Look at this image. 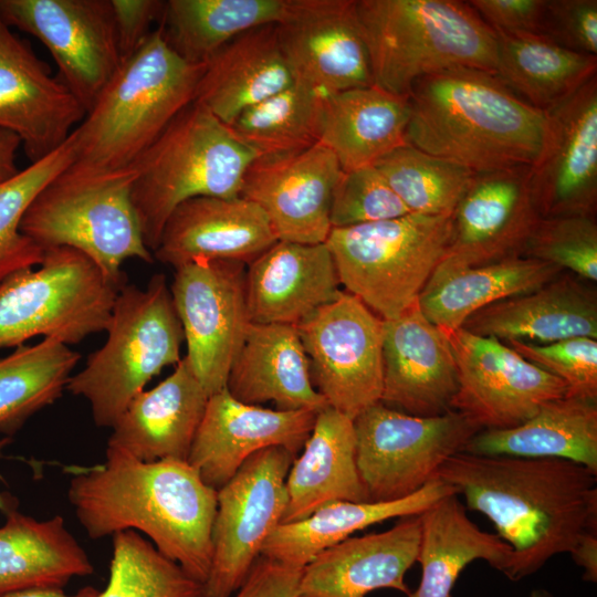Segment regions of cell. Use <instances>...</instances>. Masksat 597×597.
Returning <instances> with one entry per match:
<instances>
[{"mask_svg": "<svg viewBox=\"0 0 597 597\" xmlns=\"http://www.w3.org/2000/svg\"><path fill=\"white\" fill-rule=\"evenodd\" d=\"M437 478L461 494L468 509L485 515L512 547L504 575L513 582L597 533V474L578 463L459 452Z\"/></svg>", "mask_w": 597, "mask_h": 597, "instance_id": "obj_1", "label": "cell"}, {"mask_svg": "<svg viewBox=\"0 0 597 597\" xmlns=\"http://www.w3.org/2000/svg\"><path fill=\"white\" fill-rule=\"evenodd\" d=\"M67 499L92 540L143 533L190 577L207 582L217 490L188 461L146 462L107 447L102 464L72 474Z\"/></svg>", "mask_w": 597, "mask_h": 597, "instance_id": "obj_2", "label": "cell"}, {"mask_svg": "<svg viewBox=\"0 0 597 597\" xmlns=\"http://www.w3.org/2000/svg\"><path fill=\"white\" fill-rule=\"evenodd\" d=\"M407 143L473 172L530 167L541 148L545 113L496 74L451 69L416 81L408 95Z\"/></svg>", "mask_w": 597, "mask_h": 597, "instance_id": "obj_3", "label": "cell"}, {"mask_svg": "<svg viewBox=\"0 0 597 597\" xmlns=\"http://www.w3.org/2000/svg\"><path fill=\"white\" fill-rule=\"evenodd\" d=\"M205 64L181 59L158 27L128 56L72 132L70 168L107 172L132 168L188 105Z\"/></svg>", "mask_w": 597, "mask_h": 597, "instance_id": "obj_4", "label": "cell"}, {"mask_svg": "<svg viewBox=\"0 0 597 597\" xmlns=\"http://www.w3.org/2000/svg\"><path fill=\"white\" fill-rule=\"evenodd\" d=\"M374 85L408 96L419 78L451 69L496 73L494 30L468 1L356 0Z\"/></svg>", "mask_w": 597, "mask_h": 597, "instance_id": "obj_5", "label": "cell"}, {"mask_svg": "<svg viewBox=\"0 0 597 597\" xmlns=\"http://www.w3.org/2000/svg\"><path fill=\"white\" fill-rule=\"evenodd\" d=\"M256 154L229 127L193 102L184 108L132 167V201L153 253L182 202L197 197H240Z\"/></svg>", "mask_w": 597, "mask_h": 597, "instance_id": "obj_6", "label": "cell"}, {"mask_svg": "<svg viewBox=\"0 0 597 597\" xmlns=\"http://www.w3.org/2000/svg\"><path fill=\"white\" fill-rule=\"evenodd\" d=\"M105 331L66 390L88 402L96 426L112 428L155 376L181 359L184 331L166 276L153 275L145 289L124 284Z\"/></svg>", "mask_w": 597, "mask_h": 597, "instance_id": "obj_7", "label": "cell"}, {"mask_svg": "<svg viewBox=\"0 0 597 597\" xmlns=\"http://www.w3.org/2000/svg\"><path fill=\"white\" fill-rule=\"evenodd\" d=\"M134 179L133 168L85 172L69 166L34 197L20 230L43 251L67 247L82 252L124 285V261H155L132 201Z\"/></svg>", "mask_w": 597, "mask_h": 597, "instance_id": "obj_8", "label": "cell"}, {"mask_svg": "<svg viewBox=\"0 0 597 597\" xmlns=\"http://www.w3.org/2000/svg\"><path fill=\"white\" fill-rule=\"evenodd\" d=\"M450 237L451 216L408 213L332 228L325 245L344 291L380 318L391 320L418 301Z\"/></svg>", "mask_w": 597, "mask_h": 597, "instance_id": "obj_9", "label": "cell"}, {"mask_svg": "<svg viewBox=\"0 0 597 597\" xmlns=\"http://www.w3.org/2000/svg\"><path fill=\"white\" fill-rule=\"evenodd\" d=\"M122 286L77 250L44 251L41 264L0 282V348L36 336L77 344L105 331Z\"/></svg>", "mask_w": 597, "mask_h": 597, "instance_id": "obj_10", "label": "cell"}, {"mask_svg": "<svg viewBox=\"0 0 597 597\" xmlns=\"http://www.w3.org/2000/svg\"><path fill=\"white\" fill-rule=\"evenodd\" d=\"M354 428L356 464L368 502L413 494L481 430L455 410L421 417L380 401L354 418Z\"/></svg>", "mask_w": 597, "mask_h": 597, "instance_id": "obj_11", "label": "cell"}, {"mask_svg": "<svg viewBox=\"0 0 597 597\" xmlns=\"http://www.w3.org/2000/svg\"><path fill=\"white\" fill-rule=\"evenodd\" d=\"M313 387L327 405L356 418L383 395L384 320L341 290L296 325Z\"/></svg>", "mask_w": 597, "mask_h": 597, "instance_id": "obj_12", "label": "cell"}, {"mask_svg": "<svg viewBox=\"0 0 597 597\" xmlns=\"http://www.w3.org/2000/svg\"><path fill=\"white\" fill-rule=\"evenodd\" d=\"M296 457L282 447L252 454L217 491L212 561L205 597H231L286 509L285 480Z\"/></svg>", "mask_w": 597, "mask_h": 597, "instance_id": "obj_13", "label": "cell"}, {"mask_svg": "<svg viewBox=\"0 0 597 597\" xmlns=\"http://www.w3.org/2000/svg\"><path fill=\"white\" fill-rule=\"evenodd\" d=\"M245 264L196 259L175 269L170 293L182 326L188 363L210 397L226 388L251 323Z\"/></svg>", "mask_w": 597, "mask_h": 597, "instance_id": "obj_14", "label": "cell"}, {"mask_svg": "<svg viewBox=\"0 0 597 597\" xmlns=\"http://www.w3.org/2000/svg\"><path fill=\"white\" fill-rule=\"evenodd\" d=\"M0 17L44 44L85 113L122 63L111 0H0Z\"/></svg>", "mask_w": 597, "mask_h": 597, "instance_id": "obj_15", "label": "cell"}, {"mask_svg": "<svg viewBox=\"0 0 597 597\" xmlns=\"http://www.w3.org/2000/svg\"><path fill=\"white\" fill-rule=\"evenodd\" d=\"M442 331L458 373V389L450 408L481 430L519 426L546 401L567 395L559 378L503 342L474 335L462 327Z\"/></svg>", "mask_w": 597, "mask_h": 597, "instance_id": "obj_16", "label": "cell"}, {"mask_svg": "<svg viewBox=\"0 0 597 597\" xmlns=\"http://www.w3.org/2000/svg\"><path fill=\"white\" fill-rule=\"evenodd\" d=\"M541 217L595 216L597 207V76L545 113L541 148L528 167Z\"/></svg>", "mask_w": 597, "mask_h": 597, "instance_id": "obj_17", "label": "cell"}, {"mask_svg": "<svg viewBox=\"0 0 597 597\" xmlns=\"http://www.w3.org/2000/svg\"><path fill=\"white\" fill-rule=\"evenodd\" d=\"M276 33L294 81L323 95L374 85L356 0H289Z\"/></svg>", "mask_w": 597, "mask_h": 597, "instance_id": "obj_18", "label": "cell"}, {"mask_svg": "<svg viewBox=\"0 0 597 597\" xmlns=\"http://www.w3.org/2000/svg\"><path fill=\"white\" fill-rule=\"evenodd\" d=\"M342 172L335 155L321 143L297 153L256 156L244 172L240 197L264 211L277 240L325 243Z\"/></svg>", "mask_w": 597, "mask_h": 597, "instance_id": "obj_19", "label": "cell"}, {"mask_svg": "<svg viewBox=\"0 0 597 597\" xmlns=\"http://www.w3.org/2000/svg\"><path fill=\"white\" fill-rule=\"evenodd\" d=\"M85 109L31 45L0 17V129L15 134L30 163L59 148Z\"/></svg>", "mask_w": 597, "mask_h": 597, "instance_id": "obj_20", "label": "cell"}, {"mask_svg": "<svg viewBox=\"0 0 597 597\" xmlns=\"http://www.w3.org/2000/svg\"><path fill=\"white\" fill-rule=\"evenodd\" d=\"M540 218L527 166L475 172L451 214L444 258L480 265L523 256Z\"/></svg>", "mask_w": 597, "mask_h": 597, "instance_id": "obj_21", "label": "cell"}, {"mask_svg": "<svg viewBox=\"0 0 597 597\" xmlns=\"http://www.w3.org/2000/svg\"><path fill=\"white\" fill-rule=\"evenodd\" d=\"M316 413L247 405L224 388L208 398L187 461L207 485L218 491L260 450L282 447L296 457Z\"/></svg>", "mask_w": 597, "mask_h": 597, "instance_id": "obj_22", "label": "cell"}, {"mask_svg": "<svg viewBox=\"0 0 597 597\" xmlns=\"http://www.w3.org/2000/svg\"><path fill=\"white\" fill-rule=\"evenodd\" d=\"M383 365L384 405L421 417L451 410L458 389L455 360L444 332L426 318L418 301L384 320Z\"/></svg>", "mask_w": 597, "mask_h": 597, "instance_id": "obj_23", "label": "cell"}, {"mask_svg": "<svg viewBox=\"0 0 597 597\" xmlns=\"http://www.w3.org/2000/svg\"><path fill=\"white\" fill-rule=\"evenodd\" d=\"M420 535L418 514L325 548L302 568L297 597H365L379 588L409 595L405 575L417 562Z\"/></svg>", "mask_w": 597, "mask_h": 597, "instance_id": "obj_24", "label": "cell"}, {"mask_svg": "<svg viewBox=\"0 0 597 597\" xmlns=\"http://www.w3.org/2000/svg\"><path fill=\"white\" fill-rule=\"evenodd\" d=\"M276 241L256 203L242 197H197L169 216L153 256L175 269L196 259L248 265Z\"/></svg>", "mask_w": 597, "mask_h": 597, "instance_id": "obj_25", "label": "cell"}, {"mask_svg": "<svg viewBox=\"0 0 597 597\" xmlns=\"http://www.w3.org/2000/svg\"><path fill=\"white\" fill-rule=\"evenodd\" d=\"M244 286L252 323L295 326L341 292L325 243L281 240L247 265Z\"/></svg>", "mask_w": 597, "mask_h": 597, "instance_id": "obj_26", "label": "cell"}, {"mask_svg": "<svg viewBox=\"0 0 597 597\" xmlns=\"http://www.w3.org/2000/svg\"><path fill=\"white\" fill-rule=\"evenodd\" d=\"M208 398L184 357L167 378L129 402L112 427L107 447L146 462L187 461Z\"/></svg>", "mask_w": 597, "mask_h": 597, "instance_id": "obj_27", "label": "cell"}, {"mask_svg": "<svg viewBox=\"0 0 597 597\" xmlns=\"http://www.w3.org/2000/svg\"><path fill=\"white\" fill-rule=\"evenodd\" d=\"M461 327L503 343L543 345L572 337L597 339V293L584 280L562 272L534 291L476 311Z\"/></svg>", "mask_w": 597, "mask_h": 597, "instance_id": "obj_28", "label": "cell"}, {"mask_svg": "<svg viewBox=\"0 0 597 597\" xmlns=\"http://www.w3.org/2000/svg\"><path fill=\"white\" fill-rule=\"evenodd\" d=\"M226 389L237 400L279 410L327 407L313 387L310 362L295 325L250 323L231 365Z\"/></svg>", "mask_w": 597, "mask_h": 597, "instance_id": "obj_29", "label": "cell"}, {"mask_svg": "<svg viewBox=\"0 0 597 597\" xmlns=\"http://www.w3.org/2000/svg\"><path fill=\"white\" fill-rule=\"evenodd\" d=\"M294 82L276 23L266 24L238 35L205 63L193 103L228 126L244 109Z\"/></svg>", "mask_w": 597, "mask_h": 597, "instance_id": "obj_30", "label": "cell"}, {"mask_svg": "<svg viewBox=\"0 0 597 597\" xmlns=\"http://www.w3.org/2000/svg\"><path fill=\"white\" fill-rule=\"evenodd\" d=\"M282 523L298 522L338 501L368 502L356 464L354 419L327 406L289 470Z\"/></svg>", "mask_w": 597, "mask_h": 597, "instance_id": "obj_31", "label": "cell"}, {"mask_svg": "<svg viewBox=\"0 0 597 597\" xmlns=\"http://www.w3.org/2000/svg\"><path fill=\"white\" fill-rule=\"evenodd\" d=\"M409 117L408 96L376 85L324 95L318 143L335 155L344 172L374 166L408 144Z\"/></svg>", "mask_w": 597, "mask_h": 597, "instance_id": "obj_32", "label": "cell"}, {"mask_svg": "<svg viewBox=\"0 0 597 597\" xmlns=\"http://www.w3.org/2000/svg\"><path fill=\"white\" fill-rule=\"evenodd\" d=\"M562 272L551 263L526 256L480 265L443 258L421 290L418 305L432 324L453 331L476 311L534 291Z\"/></svg>", "mask_w": 597, "mask_h": 597, "instance_id": "obj_33", "label": "cell"}, {"mask_svg": "<svg viewBox=\"0 0 597 597\" xmlns=\"http://www.w3.org/2000/svg\"><path fill=\"white\" fill-rule=\"evenodd\" d=\"M0 526V597L25 589L64 587L94 573L85 549L61 515L36 520L9 511Z\"/></svg>", "mask_w": 597, "mask_h": 597, "instance_id": "obj_34", "label": "cell"}, {"mask_svg": "<svg viewBox=\"0 0 597 597\" xmlns=\"http://www.w3.org/2000/svg\"><path fill=\"white\" fill-rule=\"evenodd\" d=\"M462 452L564 459L597 474V402L569 396L546 401L519 426L480 430Z\"/></svg>", "mask_w": 597, "mask_h": 597, "instance_id": "obj_35", "label": "cell"}, {"mask_svg": "<svg viewBox=\"0 0 597 597\" xmlns=\"http://www.w3.org/2000/svg\"><path fill=\"white\" fill-rule=\"evenodd\" d=\"M455 490L436 478L413 494L388 502L329 503L298 522L280 524L265 541L261 555L303 568L318 553L374 524L421 514Z\"/></svg>", "mask_w": 597, "mask_h": 597, "instance_id": "obj_36", "label": "cell"}, {"mask_svg": "<svg viewBox=\"0 0 597 597\" xmlns=\"http://www.w3.org/2000/svg\"><path fill=\"white\" fill-rule=\"evenodd\" d=\"M419 516L417 562L421 565V579L408 597H452L459 575L476 559L488 562L502 574L509 569L512 547L498 535L478 527L457 493L440 499Z\"/></svg>", "mask_w": 597, "mask_h": 597, "instance_id": "obj_37", "label": "cell"}, {"mask_svg": "<svg viewBox=\"0 0 597 597\" xmlns=\"http://www.w3.org/2000/svg\"><path fill=\"white\" fill-rule=\"evenodd\" d=\"M494 32L495 74L541 112L556 107L597 76V56L567 50L533 32Z\"/></svg>", "mask_w": 597, "mask_h": 597, "instance_id": "obj_38", "label": "cell"}, {"mask_svg": "<svg viewBox=\"0 0 597 597\" xmlns=\"http://www.w3.org/2000/svg\"><path fill=\"white\" fill-rule=\"evenodd\" d=\"M287 6L289 0H168L159 25L181 59L205 64L238 35L280 22Z\"/></svg>", "mask_w": 597, "mask_h": 597, "instance_id": "obj_39", "label": "cell"}, {"mask_svg": "<svg viewBox=\"0 0 597 597\" xmlns=\"http://www.w3.org/2000/svg\"><path fill=\"white\" fill-rule=\"evenodd\" d=\"M80 354L53 338L0 357V433L11 437L66 389Z\"/></svg>", "mask_w": 597, "mask_h": 597, "instance_id": "obj_40", "label": "cell"}, {"mask_svg": "<svg viewBox=\"0 0 597 597\" xmlns=\"http://www.w3.org/2000/svg\"><path fill=\"white\" fill-rule=\"evenodd\" d=\"M323 96L295 81L287 88L244 109L228 127L256 156L302 151L318 143Z\"/></svg>", "mask_w": 597, "mask_h": 597, "instance_id": "obj_41", "label": "cell"}, {"mask_svg": "<svg viewBox=\"0 0 597 597\" xmlns=\"http://www.w3.org/2000/svg\"><path fill=\"white\" fill-rule=\"evenodd\" d=\"M411 213L451 216L472 170L409 144L374 165Z\"/></svg>", "mask_w": 597, "mask_h": 597, "instance_id": "obj_42", "label": "cell"}, {"mask_svg": "<svg viewBox=\"0 0 597 597\" xmlns=\"http://www.w3.org/2000/svg\"><path fill=\"white\" fill-rule=\"evenodd\" d=\"M71 135L39 161L0 179V282L10 274L41 264L44 251L20 230L22 217L39 191L74 160Z\"/></svg>", "mask_w": 597, "mask_h": 597, "instance_id": "obj_43", "label": "cell"}, {"mask_svg": "<svg viewBox=\"0 0 597 597\" xmlns=\"http://www.w3.org/2000/svg\"><path fill=\"white\" fill-rule=\"evenodd\" d=\"M97 597H205V585L135 531L113 535L109 577Z\"/></svg>", "mask_w": 597, "mask_h": 597, "instance_id": "obj_44", "label": "cell"}, {"mask_svg": "<svg viewBox=\"0 0 597 597\" xmlns=\"http://www.w3.org/2000/svg\"><path fill=\"white\" fill-rule=\"evenodd\" d=\"M523 256L568 270L582 280L597 281V223L595 216L541 217Z\"/></svg>", "mask_w": 597, "mask_h": 597, "instance_id": "obj_45", "label": "cell"}, {"mask_svg": "<svg viewBox=\"0 0 597 597\" xmlns=\"http://www.w3.org/2000/svg\"><path fill=\"white\" fill-rule=\"evenodd\" d=\"M411 213L375 166L342 172L332 195V228L399 218Z\"/></svg>", "mask_w": 597, "mask_h": 597, "instance_id": "obj_46", "label": "cell"}, {"mask_svg": "<svg viewBox=\"0 0 597 597\" xmlns=\"http://www.w3.org/2000/svg\"><path fill=\"white\" fill-rule=\"evenodd\" d=\"M522 357L559 378L567 395L597 402V339L572 337L549 344L504 342Z\"/></svg>", "mask_w": 597, "mask_h": 597, "instance_id": "obj_47", "label": "cell"}, {"mask_svg": "<svg viewBox=\"0 0 597 597\" xmlns=\"http://www.w3.org/2000/svg\"><path fill=\"white\" fill-rule=\"evenodd\" d=\"M537 34L567 50L597 56V0H546Z\"/></svg>", "mask_w": 597, "mask_h": 597, "instance_id": "obj_48", "label": "cell"}, {"mask_svg": "<svg viewBox=\"0 0 597 597\" xmlns=\"http://www.w3.org/2000/svg\"><path fill=\"white\" fill-rule=\"evenodd\" d=\"M166 1L111 0L122 59L133 53L160 21Z\"/></svg>", "mask_w": 597, "mask_h": 597, "instance_id": "obj_49", "label": "cell"}, {"mask_svg": "<svg viewBox=\"0 0 597 597\" xmlns=\"http://www.w3.org/2000/svg\"><path fill=\"white\" fill-rule=\"evenodd\" d=\"M494 31L537 33L546 0H470Z\"/></svg>", "mask_w": 597, "mask_h": 597, "instance_id": "obj_50", "label": "cell"}, {"mask_svg": "<svg viewBox=\"0 0 597 597\" xmlns=\"http://www.w3.org/2000/svg\"><path fill=\"white\" fill-rule=\"evenodd\" d=\"M301 573L261 555L231 597H297Z\"/></svg>", "mask_w": 597, "mask_h": 597, "instance_id": "obj_51", "label": "cell"}, {"mask_svg": "<svg viewBox=\"0 0 597 597\" xmlns=\"http://www.w3.org/2000/svg\"><path fill=\"white\" fill-rule=\"evenodd\" d=\"M573 561L584 569L583 578L597 580V533L585 534L569 553Z\"/></svg>", "mask_w": 597, "mask_h": 597, "instance_id": "obj_52", "label": "cell"}, {"mask_svg": "<svg viewBox=\"0 0 597 597\" xmlns=\"http://www.w3.org/2000/svg\"><path fill=\"white\" fill-rule=\"evenodd\" d=\"M20 146L21 142L15 134L0 129V179L9 178L18 171L15 158Z\"/></svg>", "mask_w": 597, "mask_h": 597, "instance_id": "obj_53", "label": "cell"}, {"mask_svg": "<svg viewBox=\"0 0 597 597\" xmlns=\"http://www.w3.org/2000/svg\"><path fill=\"white\" fill-rule=\"evenodd\" d=\"M100 590L93 586H85L75 594H66L64 589L34 588L7 594L2 597H97Z\"/></svg>", "mask_w": 597, "mask_h": 597, "instance_id": "obj_54", "label": "cell"}, {"mask_svg": "<svg viewBox=\"0 0 597 597\" xmlns=\"http://www.w3.org/2000/svg\"><path fill=\"white\" fill-rule=\"evenodd\" d=\"M11 437L0 438V458L2 457L3 450L11 443ZM17 500L9 493L0 492V512L7 514L9 511L17 509Z\"/></svg>", "mask_w": 597, "mask_h": 597, "instance_id": "obj_55", "label": "cell"}]
</instances>
